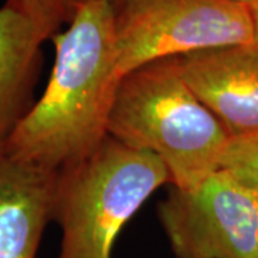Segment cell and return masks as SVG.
Here are the masks:
<instances>
[{
  "instance_id": "obj_6",
  "label": "cell",
  "mask_w": 258,
  "mask_h": 258,
  "mask_svg": "<svg viewBox=\"0 0 258 258\" xmlns=\"http://www.w3.org/2000/svg\"><path fill=\"white\" fill-rule=\"evenodd\" d=\"M179 72L230 139L258 134V46H230L179 56Z\"/></svg>"
},
{
  "instance_id": "obj_7",
  "label": "cell",
  "mask_w": 258,
  "mask_h": 258,
  "mask_svg": "<svg viewBox=\"0 0 258 258\" xmlns=\"http://www.w3.org/2000/svg\"><path fill=\"white\" fill-rule=\"evenodd\" d=\"M57 174L0 155V258H36Z\"/></svg>"
},
{
  "instance_id": "obj_2",
  "label": "cell",
  "mask_w": 258,
  "mask_h": 258,
  "mask_svg": "<svg viewBox=\"0 0 258 258\" xmlns=\"http://www.w3.org/2000/svg\"><path fill=\"white\" fill-rule=\"evenodd\" d=\"M108 134L165 165L171 185L191 189L220 171L230 137L179 72L178 59L148 63L120 79Z\"/></svg>"
},
{
  "instance_id": "obj_9",
  "label": "cell",
  "mask_w": 258,
  "mask_h": 258,
  "mask_svg": "<svg viewBox=\"0 0 258 258\" xmlns=\"http://www.w3.org/2000/svg\"><path fill=\"white\" fill-rule=\"evenodd\" d=\"M91 0H6V6L19 12L36 26L46 39L69 25L76 13Z\"/></svg>"
},
{
  "instance_id": "obj_1",
  "label": "cell",
  "mask_w": 258,
  "mask_h": 258,
  "mask_svg": "<svg viewBox=\"0 0 258 258\" xmlns=\"http://www.w3.org/2000/svg\"><path fill=\"white\" fill-rule=\"evenodd\" d=\"M50 40L55 62L46 89L2 155L59 174L92 155L109 135L122 79L116 69L115 10L105 0H91Z\"/></svg>"
},
{
  "instance_id": "obj_4",
  "label": "cell",
  "mask_w": 258,
  "mask_h": 258,
  "mask_svg": "<svg viewBox=\"0 0 258 258\" xmlns=\"http://www.w3.org/2000/svg\"><path fill=\"white\" fill-rule=\"evenodd\" d=\"M254 43L251 9L234 0H125L115 12L120 78L161 59Z\"/></svg>"
},
{
  "instance_id": "obj_11",
  "label": "cell",
  "mask_w": 258,
  "mask_h": 258,
  "mask_svg": "<svg viewBox=\"0 0 258 258\" xmlns=\"http://www.w3.org/2000/svg\"><path fill=\"white\" fill-rule=\"evenodd\" d=\"M251 13H252V19H254V28H255V45L258 46V0L255 3H252L249 6Z\"/></svg>"
},
{
  "instance_id": "obj_10",
  "label": "cell",
  "mask_w": 258,
  "mask_h": 258,
  "mask_svg": "<svg viewBox=\"0 0 258 258\" xmlns=\"http://www.w3.org/2000/svg\"><path fill=\"white\" fill-rule=\"evenodd\" d=\"M220 171L258 192V134L230 139L221 158Z\"/></svg>"
},
{
  "instance_id": "obj_13",
  "label": "cell",
  "mask_w": 258,
  "mask_h": 258,
  "mask_svg": "<svg viewBox=\"0 0 258 258\" xmlns=\"http://www.w3.org/2000/svg\"><path fill=\"white\" fill-rule=\"evenodd\" d=\"M234 2H238V3H244V5H248L251 6L252 3H255L257 0H234Z\"/></svg>"
},
{
  "instance_id": "obj_5",
  "label": "cell",
  "mask_w": 258,
  "mask_h": 258,
  "mask_svg": "<svg viewBox=\"0 0 258 258\" xmlns=\"http://www.w3.org/2000/svg\"><path fill=\"white\" fill-rule=\"evenodd\" d=\"M158 217L175 258H258V192L222 171L172 186Z\"/></svg>"
},
{
  "instance_id": "obj_8",
  "label": "cell",
  "mask_w": 258,
  "mask_h": 258,
  "mask_svg": "<svg viewBox=\"0 0 258 258\" xmlns=\"http://www.w3.org/2000/svg\"><path fill=\"white\" fill-rule=\"evenodd\" d=\"M46 40L26 16L6 5L0 8V155L36 102Z\"/></svg>"
},
{
  "instance_id": "obj_12",
  "label": "cell",
  "mask_w": 258,
  "mask_h": 258,
  "mask_svg": "<svg viewBox=\"0 0 258 258\" xmlns=\"http://www.w3.org/2000/svg\"><path fill=\"white\" fill-rule=\"evenodd\" d=\"M105 2H106V3H109L112 8H113V10H115V12L119 9L120 6L125 3V0H105Z\"/></svg>"
},
{
  "instance_id": "obj_3",
  "label": "cell",
  "mask_w": 258,
  "mask_h": 258,
  "mask_svg": "<svg viewBox=\"0 0 258 258\" xmlns=\"http://www.w3.org/2000/svg\"><path fill=\"white\" fill-rule=\"evenodd\" d=\"M155 155L108 138L82 162L56 176L52 221L62 231L57 258H112L120 231L162 185Z\"/></svg>"
}]
</instances>
